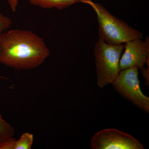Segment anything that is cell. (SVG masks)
Returning <instances> with one entry per match:
<instances>
[{"label":"cell","mask_w":149,"mask_h":149,"mask_svg":"<svg viewBox=\"0 0 149 149\" xmlns=\"http://www.w3.org/2000/svg\"><path fill=\"white\" fill-rule=\"evenodd\" d=\"M124 54L119 61L120 70L131 68L143 69L149 63V38L145 42L136 39L125 43Z\"/></svg>","instance_id":"cell-6"},{"label":"cell","mask_w":149,"mask_h":149,"mask_svg":"<svg viewBox=\"0 0 149 149\" xmlns=\"http://www.w3.org/2000/svg\"><path fill=\"white\" fill-rule=\"evenodd\" d=\"M112 84L120 95L149 113V98L141 91L138 68H131L121 70Z\"/></svg>","instance_id":"cell-4"},{"label":"cell","mask_w":149,"mask_h":149,"mask_svg":"<svg viewBox=\"0 0 149 149\" xmlns=\"http://www.w3.org/2000/svg\"><path fill=\"white\" fill-rule=\"evenodd\" d=\"M34 141V136L31 133H24L20 138L0 143V149H30Z\"/></svg>","instance_id":"cell-8"},{"label":"cell","mask_w":149,"mask_h":149,"mask_svg":"<svg viewBox=\"0 0 149 149\" xmlns=\"http://www.w3.org/2000/svg\"><path fill=\"white\" fill-rule=\"evenodd\" d=\"M5 77L0 75V79H4Z\"/></svg>","instance_id":"cell-12"},{"label":"cell","mask_w":149,"mask_h":149,"mask_svg":"<svg viewBox=\"0 0 149 149\" xmlns=\"http://www.w3.org/2000/svg\"><path fill=\"white\" fill-rule=\"evenodd\" d=\"M93 149H143L142 144L130 134L115 128H106L94 135L91 141Z\"/></svg>","instance_id":"cell-5"},{"label":"cell","mask_w":149,"mask_h":149,"mask_svg":"<svg viewBox=\"0 0 149 149\" xmlns=\"http://www.w3.org/2000/svg\"><path fill=\"white\" fill-rule=\"evenodd\" d=\"M19 1V0H7L10 7L13 12H15L16 10Z\"/></svg>","instance_id":"cell-11"},{"label":"cell","mask_w":149,"mask_h":149,"mask_svg":"<svg viewBox=\"0 0 149 149\" xmlns=\"http://www.w3.org/2000/svg\"><path fill=\"white\" fill-rule=\"evenodd\" d=\"M50 54L42 38L29 30L6 31L0 39V63L13 69L36 68L42 64Z\"/></svg>","instance_id":"cell-1"},{"label":"cell","mask_w":149,"mask_h":149,"mask_svg":"<svg viewBox=\"0 0 149 149\" xmlns=\"http://www.w3.org/2000/svg\"><path fill=\"white\" fill-rule=\"evenodd\" d=\"M31 4L43 8H56L63 9L77 3H82L90 0H26Z\"/></svg>","instance_id":"cell-7"},{"label":"cell","mask_w":149,"mask_h":149,"mask_svg":"<svg viewBox=\"0 0 149 149\" xmlns=\"http://www.w3.org/2000/svg\"><path fill=\"white\" fill-rule=\"evenodd\" d=\"M123 44L111 45L99 39L95 47L97 84L100 88L112 84L120 70L119 61Z\"/></svg>","instance_id":"cell-3"},{"label":"cell","mask_w":149,"mask_h":149,"mask_svg":"<svg viewBox=\"0 0 149 149\" xmlns=\"http://www.w3.org/2000/svg\"><path fill=\"white\" fill-rule=\"evenodd\" d=\"M14 128L3 119L0 113V143L15 139Z\"/></svg>","instance_id":"cell-9"},{"label":"cell","mask_w":149,"mask_h":149,"mask_svg":"<svg viewBox=\"0 0 149 149\" xmlns=\"http://www.w3.org/2000/svg\"><path fill=\"white\" fill-rule=\"evenodd\" d=\"M12 21L10 18L5 16L0 12V39L3 33L11 27Z\"/></svg>","instance_id":"cell-10"},{"label":"cell","mask_w":149,"mask_h":149,"mask_svg":"<svg viewBox=\"0 0 149 149\" xmlns=\"http://www.w3.org/2000/svg\"><path fill=\"white\" fill-rule=\"evenodd\" d=\"M84 3L91 6L96 13L100 40L108 44L120 45L136 39H142V32L115 16L100 4L92 0Z\"/></svg>","instance_id":"cell-2"}]
</instances>
